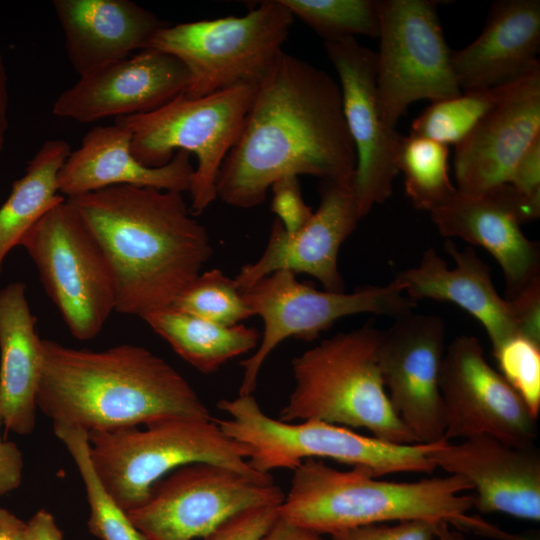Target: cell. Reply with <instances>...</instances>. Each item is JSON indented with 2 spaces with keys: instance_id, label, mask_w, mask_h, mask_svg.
<instances>
[{
  "instance_id": "6da1fadb",
  "label": "cell",
  "mask_w": 540,
  "mask_h": 540,
  "mask_svg": "<svg viewBox=\"0 0 540 540\" xmlns=\"http://www.w3.org/2000/svg\"><path fill=\"white\" fill-rule=\"evenodd\" d=\"M356 152L339 83L284 50L257 84L241 133L224 159L217 198L248 209L286 176L354 184Z\"/></svg>"
},
{
  "instance_id": "7a4b0ae2",
  "label": "cell",
  "mask_w": 540,
  "mask_h": 540,
  "mask_svg": "<svg viewBox=\"0 0 540 540\" xmlns=\"http://www.w3.org/2000/svg\"><path fill=\"white\" fill-rule=\"evenodd\" d=\"M66 199L111 264L115 312L142 318L170 306L212 255L181 192L117 185Z\"/></svg>"
},
{
  "instance_id": "3957f363",
  "label": "cell",
  "mask_w": 540,
  "mask_h": 540,
  "mask_svg": "<svg viewBox=\"0 0 540 540\" xmlns=\"http://www.w3.org/2000/svg\"><path fill=\"white\" fill-rule=\"evenodd\" d=\"M42 343L36 405L53 424L91 432L172 417L212 418L190 382L145 347L125 343L95 351Z\"/></svg>"
},
{
  "instance_id": "277c9868",
  "label": "cell",
  "mask_w": 540,
  "mask_h": 540,
  "mask_svg": "<svg viewBox=\"0 0 540 540\" xmlns=\"http://www.w3.org/2000/svg\"><path fill=\"white\" fill-rule=\"evenodd\" d=\"M471 489L470 482L459 475L390 482L359 468L339 470L308 458L293 470L279 514L319 535L388 521L428 520L496 539L518 540L468 514L475 498L463 493Z\"/></svg>"
},
{
  "instance_id": "5b68a950",
  "label": "cell",
  "mask_w": 540,
  "mask_h": 540,
  "mask_svg": "<svg viewBox=\"0 0 540 540\" xmlns=\"http://www.w3.org/2000/svg\"><path fill=\"white\" fill-rule=\"evenodd\" d=\"M380 333L368 322L294 357L291 366L295 387L279 420H315L364 428L387 442L416 443L394 411L381 378Z\"/></svg>"
},
{
  "instance_id": "8992f818",
  "label": "cell",
  "mask_w": 540,
  "mask_h": 540,
  "mask_svg": "<svg viewBox=\"0 0 540 540\" xmlns=\"http://www.w3.org/2000/svg\"><path fill=\"white\" fill-rule=\"evenodd\" d=\"M217 407L229 415L215 419L221 430L247 448L249 465L264 474L275 469L293 471L308 458L331 459L373 477L431 472L435 466L429 454L443 441L398 444L321 421L283 422L269 417L253 394L221 399Z\"/></svg>"
},
{
  "instance_id": "52a82bcc",
  "label": "cell",
  "mask_w": 540,
  "mask_h": 540,
  "mask_svg": "<svg viewBox=\"0 0 540 540\" xmlns=\"http://www.w3.org/2000/svg\"><path fill=\"white\" fill-rule=\"evenodd\" d=\"M137 427L88 432L89 453L99 478L126 511L142 506L153 485L195 463L222 465L267 478L248 463V450L228 437L214 418L172 417Z\"/></svg>"
},
{
  "instance_id": "ba28073f",
  "label": "cell",
  "mask_w": 540,
  "mask_h": 540,
  "mask_svg": "<svg viewBox=\"0 0 540 540\" xmlns=\"http://www.w3.org/2000/svg\"><path fill=\"white\" fill-rule=\"evenodd\" d=\"M256 87L243 83L198 98L181 94L154 111L117 117L114 123L129 130L132 154L146 166H163L179 150L196 156L188 189L196 217L217 199L221 165L241 133Z\"/></svg>"
},
{
  "instance_id": "9c48e42d",
  "label": "cell",
  "mask_w": 540,
  "mask_h": 540,
  "mask_svg": "<svg viewBox=\"0 0 540 540\" xmlns=\"http://www.w3.org/2000/svg\"><path fill=\"white\" fill-rule=\"evenodd\" d=\"M294 16L281 0L246 15L166 25L148 48L177 57L189 71L183 93L198 98L243 83L258 84L283 51Z\"/></svg>"
},
{
  "instance_id": "30bf717a",
  "label": "cell",
  "mask_w": 540,
  "mask_h": 540,
  "mask_svg": "<svg viewBox=\"0 0 540 540\" xmlns=\"http://www.w3.org/2000/svg\"><path fill=\"white\" fill-rule=\"evenodd\" d=\"M71 335L95 338L116 309L117 287L104 250L65 199L50 209L20 244Z\"/></svg>"
},
{
  "instance_id": "8fae6325",
  "label": "cell",
  "mask_w": 540,
  "mask_h": 540,
  "mask_svg": "<svg viewBox=\"0 0 540 540\" xmlns=\"http://www.w3.org/2000/svg\"><path fill=\"white\" fill-rule=\"evenodd\" d=\"M242 294L253 315L262 319L264 330L255 352L240 362L243 376L238 395L253 394L267 358L287 338L312 341L341 318L361 313L396 318L417 306L393 281L350 293L319 291L287 270L263 277Z\"/></svg>"
},
{
  "instance_id": "7c38bea8",
  "label": "cell",
  "mask_w": 540,
  "mask_h": 540,
  "mask_svg": "<svg viewBox=\"0 0 540 540\" xmlns=\"http://www.w3.org/2000/svg\"><path fill=\"white\" fill-rule=\"evenodd\" d=\"M380 48L376 82L385 120L395 127L408 107L459 95L449 49L433 0H378Z\"/></svg>"
},
{
  "instance_id": "4fadbf2b",
  "label": "cell",
  "mask_w": 540,
  "mask_h": 540,
  "mask_svg": "<svg viewBox=\"0 0 540 540\" xmlns=\"http://www.w3.org/2000/svg\"><path fill=\"white\" fill-rule=\"evenodd\" d=\"M284 497L272 476L257 478L222 465L195 463L160 479L146 503L127 513L148 540H194L244 510L280 505Z\"/></svg>"
},
{
  "instance_id": "5bb4252c",
  "label": "cell",
  "mask_w": 540,
  "mask_h": 540,
  "mask_svg": "<svg viewBox=\"0 0 540 540\" xmlns=\"http://www.w3.org/2000/svg\"><path fill=\"white\" fill-rule=\"evenodd\" d=\"M446 440L490 436L517 447L533 446L536 419L471 335L453 339L440 371Z\"/></svg>"
},
{
  "instance_id": "9a60e30c",
  "label": "cell",
  "mask_w": 540,
  "mask_h": 540,
  "mask_svg": "<svg viewBox=\"0 0 540 540\" xmlns=\"http://www.w3.org/2000/svg\"><path fill=\"white\" fill-rule=\"evenodd\" d=\"M342 96L343 112L356 152L354 191L361 218L392 194L399 173L402 136L385 120L376 82V52L355 37L325 40Z\"/></svg>"
},
{
  "instance_id": "2e32d148",
  "label": "cell",
  "mask_w": 540,
  "mask_h": 540,
  "mask_svg": "<svg viewBox=\"0 0 540 540\" xmlns=\"http://www.w3.org/2000/svg\"><path fill=\"white\" fill-rule=\"evenodd\" d=\"M445 324L432 314L409 312L381 330L378 364L389 401L416 443L445 440L440 371Z\"/></svg>"
},
{
  "instance_id": "e0dca14e",
  "label": "cell",
  "mask_w": 540,
  "mask_h": 540,
  "mask_svg": "<svg viewBox=\"0 0 540 540\" xmlns=\"http://www.w3.org/2000/svg\"><path fill=\"white\" fill-rule=\"evenodd\" d=\"M537 206L510 185L478 195L457 193L430 212L431 220L445 238H459L487 250L499 263L511 300L540 272L539 245L528 239L521 224L539 217Z\"/></svg>"
},
{
  "instance_id": "ac0fdd59",
  "label": "cell",
  "mask_w": 540,
  "mask_h": 540,
  "mask_svg": "<svg viewBox=\"0 0 540 540\" xmlns=\"http://www.w3.org/2000/svg\"><path fill=\"white\" fill-rule=\"evenodd\" d=\"M320 196L318 209L297 232L289 234L277 219L273 222L261 256L234 278L242 292L279 270L310 275L326 291H345L338 255L361 219L354 184L321 181Z\"/></svg>"
},
{
  "instance_id": "d6986e66",
  "label": "cell",
  "mask_w": 540,
  "mask_h": 540,
  "mask_svg": "<svg viewBox=\"0 0 540 540\" xmlns=\"http://www.w3.org/2000/svg\"><path fill=\"white\" fill-rule=\"evenodd\" d=\"M190 74L177 57L147 48L80 77L55 100L52 111L80 123L154 111L179 95Z\"/></svg>"
},
{
  "instance_id": "ffe728a7",
  "label": "cell",
  "mask_w": 540,
  "mask_h": 540,
  "mask_svg": "<svg viewBox=\"0 0 540 540\" xmlns=\"http://www.w3.org/2000/svg\"><path fill=\"white\" fill-rule=\"evenodd\" d=\"M540 138V70L507 84L500 101L455 147L456 189L478 195L508 185L527 149Z\"/></svg>"
},
{
  "instance_id": "44dd1931",
  "label": "cell",
  "mask_w": 540,
  "mask_h": 540,
  "mask_svg": "<svg viewBox=\"0 0 540 540\" xmlns=\"http://www.w3.org/2000/svg\"><path fill=\"white\" fill-rule=\"evenodd\" d=\"M433 465L468 480L476 490L475 506L519 519L540 520V455L490 436L452 444L442 441L429 454Z\"/></svg>"
},
{
  "instance_id": "7402d4cb",
  "label": "cell",
  "mask_w": 540,
  "mask_h": 540,
  "mask_svg": "<svg viewBox=\"0 0 540 540\" xmlns=\"http://www.w3.org/2000/svg\"><path fill=\"white\" fill-rule=\"evenodd\" d=\"M445 250L454 267L428 248L416 267L398 272L392 281L415 301H446L467 311L482 324L493 350L518 335L510 301L495 289L490 267L473 248L459 249L450 239Z\"/></svg>"
},
{
  "instance_id": "603a6c76",
  "label": "cell",
  "mask_w": 540,
  "mask_h": 540,
  "mask_svg": "<svg viewBox=\"0 0 540 540\" xmlns=\"http://www.w3.org/2000/svg\"><path fill=\"white\" fill-rule=\"evenodd\" d=\"M66 54L80 77L147 49L167 24L129 0H54Z\"/></svg>"
},
{
  "instance_id": "cb8c5ba5",
  "label": "cell",
  "mask_w": 540,
  "mask_h": 540,
  "mask_svg": "<svg viewBox=\"0 0 540 540\" xmlns=\"http://www.w3.org/2000/svg\"><path fill=\"white\" fill-rule=\"evenodd\" d=\"M540 1L501 0L489 11L480 35L452 51L461 90L498 87L540 70Z\"/></svg>"
},
{
  "instance_id": "d4e9b609",
  "label": "cell",
  "mask_w": 540,
  "mask_h": 540,
  "mask_svg": "<svg viewBox=\"0 0 540 540\" xmlns=\"http://www.w3.org/2000/svg\"><path fill=\"white\" fill-rule=\"evenodd\" d=\"M194 166L177 151L160 167L142 164L131 151V133L118 124L95 126L70 153L58 173V192L66 198L117 185L188 191Z\"/></svg>"
},
{
  "instance_id": "484cf974",
  "label": "cell",
  "mask_w": 540,
  "mask_h": 540,
  "mask_svg": "<svg viewBox=\"0 0 540 540\" xmlns=\"http://www.w3.org/2000/svg\"><path fill=\"white\" fill-rule=\"evenodd\" d=\"M36 324L24 282L0 289V418L7 430L19 435L32 433L36 426L43 362Z\"/></svg>"
},
{
  "instance_id": "4316f807",
  "label": "cell",
  "mask_w": 540,
  "mask_h": 540,
  "mask_svg": "<svg viewBox=\"0 0 540 540\" xmlns=\"http://www.w3.org/2000/svg\"><path fill=\"white\" fill-rule=\"evenodd\" d=\"M142 319L187 363L204 374L218 371L231 359L257 348V329L240 323L224 326L201 319L170 305Z\"/></svg>"
},
{
  "instance_id": "83f0119b",
  "label": "cell",
  "mask_w": 540,
  "mask_h": 540,
  "mask_svg": "<svg viewBox=\"0 0 540 540\" xmlns=\"http://www.w3.org/2000/svg\"><path fill=\"white\" fill-rule=\"evenodd\" d=\"M71 153L63 139L45 141L15 180L0 207V275L8 253L54 206L66 197L58 192V173Z\"/></svg>"
},
{
  "instance_id": "f1b7e54d",
  "label": "cell",
  "mask_w": 540,
  "mask_h": 540,
  "mask_svg": "<svg viewBox=\"0 0 540 540\" xmlns=\"http://www.w3.org/2000/svg\"><path fill=\"white\" fill-rule=\"evenodd\" d=\"M53 431L72 457L85 486L90 508L87 522L90 533L100 540H148L96 473L90 459L88 432L64 424H53Z\"/></svg>"
},
{
  "instance_id": "f546056e",
  "label": "cell",
  "mask_w": 540,
  "mask_h": 540,
  "mask_svg": "<svg viewBox=\"0 0 540 540\" xmlns=\"http://www.w3.org/2000/svg\"><path fill=\"white\" fill-rule=\"evenodd\" d=\"M448 146L426 137L402 136L397 168L413 206L429 213L449 201L457 189L449 177Z\"/></svg>"
},
{
  "instance_id": "4dcf8cb0",
  "label": "cell",
  "mask_w": 540,
  "mask_h": 540,
  "mask_svg": "<svg viewBox=\"0 0 540 540\" xmlns=\"http://www.w3.org/2000/svg\"><path fill=\"white\" fill-rule=\"evenodd\" d=\"M507 84L467 90L457 96L432 102L413 120L411 133L446 146L458 145L500 101Z\"/></svg>"
},
{
  "instance_id": "1f68e13d",
  "label": "cell",
  "mask_w": 540,
  "mask_h": 540,
  "mask_svg": "<svg viewBox=\"0 0 540 540\" xmlns=\"http://www.w3.org/2000/svg\"><path fill=\"white\" fill-rule=\"evenodd\" d=\"M324 41L365 35L378 38V0H281Z\"/></svg>"
},
{
  "instance_id": "d6a6232c",
  "label": "cell",
  "mask_w": 540,
  "mask_h": 540,
  "mask_svg": "<svg viewBox=\"0 0 540 540\" xmlns=\"http://www.w3.org/2000/svg\"><path fill=\"white\" fill-rule=\"evenodd\" d=\"M172 306L224 326H234L254 316L234 279L219 269L200 273L175 298Z\"/></svg>"
},
{
  "instance_id": "836d02e7",
  "label": "cell",
  "mask_w": 540,
  "mask_h": 540,
  "mask_svg": "<svg viewBox=\"0 0 540 540\" xmlns=\"http://www.w3.org/2000/svg\"><path fill=\"white\" fill-rule=\"evenodd\" d=\"M493 354L501 375L537 419L540 411V344L515 335L493 350Z\"/></svg>"
},
{
  "instance_id": "e575fe53",
  "label": "cell",
  "mask_w": 540,
  "mask_h": 540,
  "mask_svg": "<svg viewBox=\"0 0 540 540\" xmlns=\"http://www.w3.org/2000/svg\"><path fill=\"white\" fill-rule=\"evenodd\" d=\"M279 517V505L244 510L220 524L203 540H261Z\"/></svg>"
},
{
  "instance_id": "d590c367",
  "label": "cell",
  "mask_w": 540,
  "mask_h": 540,
  "mask_svg": "<svg viewBox=\"0 0 540 540\" xmlns=\"http://www.w3.org/2000/svg\"><path fill=\"white\" fill-rule=\"evenodd\" d=\"M271 211L283 229L289 233L300 230L311 218L313 211L304 201L297 176H286L271 185Z\"/></svg>"
},
{
  "instance_id": "8d00e7d4",
  "label": "cell",
  "mask_w": 540,
  "mask_h": 540,
  "mask_svg": "<svg viewBox=\"0 0 540 540\" xmlns=\"http://www.w3.org/2000/svg\"><path fill=\"white\" fill-rule=\"evenodd\" d=\"M436 522L406 520L395 525L372 524L340 531L330 540H433Z\"/></svg>"
},
{
  "instance_id": "74e56055",
  "label": "cell",
  "mask_w": 540,
  "mask_h": 540,
  "mask_svg": "<svg viewBox=\"0 0 540 540\" xmlns=\"http://www.w3.org/2000/svg\"><path fill=\"white\" fill-rule=\"evenodd\" d=\"M509 301L518 335L540 344V278Z\"/></svg>"
},
{
  "instance_id": "f35d334b",
  "label": "cell",
  "mask_w": 540,
  "mask_h": 540,
  "mask_svg": "<svg viewBox=\"0 0 540 540\" xmlns=\"http://www.w3.org/2000/svg\"><path fill=\"white\" fill-rule=\"evenodd\" d=\"M508 185L533 204L540 206V138L522 155Z\"/></svg>"
},
{
  "instance_id": "ab89813d",
  "label": "cell",
  "mask_w": 540,
  "mask_h": 540,
  "mask_svg": "<svg viewBox=\"0 0 540 540\" xmlns=\"http://www.w3.org/2000/svg\"><path fill=\"white\" fill-rule=\"evenodd\" d=\"M0 418V428L2 426ZM24 461L19 447L0 435V496L17 489L22 482Z\"/></svg>"
},
{
  "instance_id": "60d3db41",
  "label": "cell",
  "mask_w": 540,
  "mask_h": 540,
  "mask_svg": "<svg viewBox=\"0 0 540 540\" xmlns=\"http://www.w3.org/2000/svg\"><path fill=\"white\" fill-rule=\"evenodd\" d=\"M24 540H63V534L53 515L41 509L26 523Z\"/></svg>"
},
{
  "instance_id": "b9f144b4",
  "label": "cell",
  "mask_w": 540,
  "mask_h": 540,
  "mask_svg": "<svg viewBox=\"0 0 540 540\" xmlns=\"http://www.w3.org/2000/svg\"><path fill=\"white\" fill-rule=\"evenodd\" d=\"M261 540H323L321 535L280 516Z\"/></svg>"
},
{
  "instance_id": "7bdbcfd3",
  "label": "cell",
  "mask_w": 540,
  "mask_h": 540,
  "mask_svg": "<svg viewBox=\"0 0 540 540\" xmlns=\"http://www.w3.org/2000/svg\"><path fill=\"white\" fill-rule=\"evenodd\" d=\"M26 523L0 507V540H24Z\"/></svg>"
},
{
  "instance_id": "ee69618b",
  "label": "cell",
  "mask_w": 540,
  "mask_h": 540,
  "mask_svg": "<svg viewBox=\"0 0 540 540\" xmlns=\"http://www.w3.org/2000/svg\"><path fill=\"white\" fill-rule=\"evenodd\" d=\"M8 85L3 57L0 53V152L3 149L8 129Z\"/></svg>"
},
{
  "instance_id": "f6af8a7d",
  "label": "cell",
  "mask_w": 540,
  "mask_h": 540,
  "mask_svg": "<svg viewBox=\"0 0 540 540\" xmlns=\"http://www.w3.org/2000/svg\"><path fill=\"white\" fill-rule=\"evenodd\" d=\"M435 537L439 540H465L461 533L449 529V525L443 522L436 524Z\"/></svg>"
}]
</instances>
